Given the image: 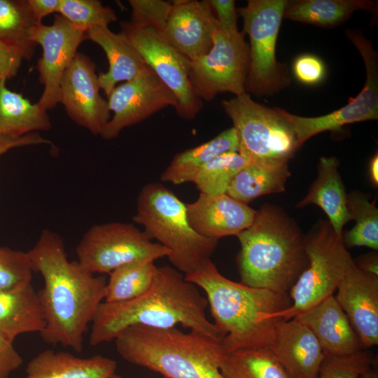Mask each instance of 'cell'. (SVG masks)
<instances>
[{
    "label": "cell",
    "instance_id": "4316f807",
    "mask_svg": "<svg viewBox=\"0 0 378 378\" xmlns=\"http://www.w3.org/2000/svg\"><path fill=\"white\" fill-rule=\"evenodd\" d=\"M238 148L237 135L232 127L206 142L177 153L160 175V180L174 185L192 182L209 162L226 152L238 151Z\"/></svg>",
    "mask_w": 378,
    "mask_h": 378
},
{
    "label": "cell",
    "instance_id": "f546056e",
    "mask_svg": "<svg viewBox=\"0 0 378 378\" xmlns=\"http://www.w3.org/2000/svg\"><path fill=\"white\" fill-rule=\"evenodd\" d=\"M154 262H132L112 271L106 285L104 302H122L144 294L152 286L157 272Z\"/></svg>",
    "mask_w": 378,
    "mask_h": 378
},
{
    "label": "cell",
    "instance_id": "3957f363",
    "mask_svg": "<svg viewBox=\"0 0 378 378\" xmlns=\"http://www.w3.org/2000/svg\"><path fill=\"white\" fill-rule=\"evenodd\" d=\"M184 276L205 293L225 353L246 349L272 351L276 329L284 321L272 316L291 306L288 294L231 281L211 260Z\"/></svg>",
    "mask_w": 378,
    "mask_h": 378
},
{
    "label": "cell",
    "instance_id": "ffe728a7",
    "mask_svg": "<svg viewBox=\"0 0 378 378\" xmlns=\"http://www.w3.org/2000/svg\"><path fill=\"white\" fill-rule=\"evenodd\" d=\"M292 319L313 332L325 355L344 356L364 349L333 295Z\"/></svg>",
    "mask_w": 378,
    "mask_h": 378
},
{
    "label": "cell",
    "instance_id": "e0dca14e",
    "mask_svg": "<svg viewBox=\"0 0 378 378\" xmlns=\"http://www.w3.org/2000/svg\"><path fill=\"white\" fill-rule=\"evenodd\" d=\"M218 21L207 0H175L163 36L189 61L206 55Z\"/></svg>",
    "mask_w": 378,
    "mask_h": 378
},
{
    "label": "cell",
    "instance_id": "52a82bcc",
    "mask_svg": "<svg viewBox=\"0 0 378 378\" xmlns=\"http://www.w3.org/2000/svg\"><path fill=\"white\" fill-rule=\"evenodd\" d=\"M308 263L289 290L291 306L272 314L284 321L314 307L333 295L354 263L345 247L342 235H338L328 220L320 219L304 235Z\"/></svg>",
    "mask_w": 378,
    "mask_h": 378
},
{
    "label": "cell",
    "instance_id": "83f0119b",
    "mask_svg": "<svg viewBox=\"0 0 378 378\" xmlns=\"http://www.w3.org/2000/svg\"><path fill=\"white\" fill-rule=\"evenodd\" d=\"M0 81V136L20 137L52 127L46 111Z\"/></svg>",
    "mask_w": 378,
    "mask_h": 378
},
{
    "label": "cell",
    "instance_id": "7dc6e473",
    "mask_svg": "<svg viewBox=\"0 0 378 378\" xmlns=\"http://www.w3.org/2000/svg\"><path fill=\"white\" fill-rule=\"evenodd\" d=\"M359 378H378V370L373 365L365 370Z\"/></svg>",
    "mask_w": 378,
    "mask_h": 378
},
{
    "label": "cell",
    "instance_id": "c3c4849f",
    "mask_svg": "<svg viewBox=\"0 0 378 378\" xmlns=\"http://www.w3.org/2000/svg\"><path fill=\"white\" fill-rule=\"evenodd\" d=\"M109 378H123V377L118 374L114 373ZM163 378H166V377H163Z\"/></svg>",
    "mask_w": 378,
    "mask_h": 378
},
{
    "label": "cell",
    "instance_id": "7c38bea8",
    "mask_svg": "<svg viewBox=\"0 0 378 378\" xmlns=\"http://www.w3.org/2000/svg\"><path fill=\"white\" fill-rule=\"evenodd\" d=\"M120 27V33L174 95L177 115L187 120H192L202 108V100L195 94L189 80L190 61L152 27L130 21L122 22Z\"/></svg>",
    "mask_w": 378,
    "mask_h": 378
},
{
    "label": "cell",
    "instance_id": "d6986e66",
    "mask_svg": "<svg viewBox=\"0 0 378 378\" xmlns=\"http://www.w3.org/2000/svg\"><path fill=\"white\" fill-rule=\"evenodd\" d=\"M187 216L192 228L199 234L218 240L237 236L253 223L256 210L227 193L200 192L197 200L186 204Z\"/></svg>",
    "mask_w": 378,
    "mask_h": 378
},
{
    "label": "cell",
    "instance_id": "e575fe53",
    "mask_svg": "<svg viewBox=\"0 0 378 378\" xmlns=\"http://www.w3.org/2000/svg\"><path fill=\"white\" fill-rule=\"evenodd\" d=\"M57 14L85 33L117 20L115 13L98 0H60Z\"/></svg>",
    "mask_w": 378,
    "mask_h": 378
},
{
    "label": "cell",
    "instance_id": "8fae6325",
    "mask_svg": "<svg viewBox=\"0 0 378 378\" xmlns=\"http://www.w3.org/2000/svg\"><path fill=\"white\" fill-rule=\"evenodd\" d=\"M244 36L243 32L223 31L218 23L210 50L190 61L189 80L201 100L211 101L223 92L235 96L246 92L250 57Z\"/></svg>",
    "mask_w": 378,
    "mask_h": 378
},
{
    "label": "cell",
    "instance_id": "ba28073f",
    "mask_svg": "<svg viewBox=\"0 0 378 378\" xmlns=\"http://www.w3.org/2000/svg\"><path fill=\"white\" fill-rule=\"evenodd\" d=\"M288 1L248 0L237 9L244 22L243 33L250 40L249 69L246 90L257 96H271L290 83L285 64L276 59V43Z\"/></svg>",
    "mask_w": 378,
    "mask_h": 378
},
{
    "label": "cell",
    "instance_id": "44dd1931",
    "mask_svg": "<svg viewBox=\"0 0 378 378\" xmlns=\"http://www.w3.org/2000/svg\"><path fill=\"white\" fill-rule=\"evenodd\" d=\"M271 351L288 378H316L325 356L313 332L293 319L279 325Z\"/></svg>",
    "mask_w": 378,
    "mask_h": 378
},
{
    "label": "cell",
    "instance_id": "836d02e7",
    "mask_svg": "<svg viewBox=\"0 0 378 378\" xmlns=\"http://www.w3.org/2000/svg\"><path fill=\"white\" fill-rule=\"evenodd\" d=\"M252 160L238 151L221 154L202 167L193 178L200 192L226 193L234 176Z\"/></svg>",
    "mask_w": 378,
    "mask_h": 378
},
{
    "label": "cell",
    "instance_id": "6da1fadb",
    "mask_svg": "<svg viewBox=\"0 0 378 378\" xmlns=\"http://www.w3.org/2000/svg\"><path fill=\"white\" fill-rule=\"evenodd\" d=\"M28 253L34 272L44 281L37 292L46 318L40 335L48 344L81 352L87 326L104 300L107 281L69 260L63 239L49 230L42 231Z\"/></svg>",
    "mask_w": 378,
    "mask_h": 378
},
{
    "label": "cell",
    "instance_id": "f35d334b",
    "mask_svg": "<svg viewBox=\"0 0 378 378\" xmlns=\"http://www.w3.org/2000/svg\"><path fill=\"white\" fill-rule=\"evenodd\" d=\"M293 72L296 79L302 84L314 85L324 79L326 67L323 61L316 55L304 54L295 59Z\"/></svg>",
    "mask_w": 378,
    "mask_h": 378
},
{
    "label": "cell",
    "instance_id": "7a4b0ae2",
    "mask_svg": "<svg viewBox=\"0 0 378 378\" xmlns=\"http://www.w3.org/2000/svg\"><path fill=\"white\" fill-rule=\"evenodd\" d=\"M206 298L184 274L169 265L158 267L150 288L126 302H102L92 321L90 344L96 346L114 340L128 327L141 325L172 328L176 325L206 336L223 335L206 316Z\"/></svg>",
    "mask_w": 378,
    "mask_h": 378
},
{
    "label": "cell",
    "instance_id": "1f68e13d",
    "mask_svg": "<svg viewBox=\"0 0 378 378\" xmlns=\"http://www.w3.org/2000/svg\"><path fill=\"white\" fill-rule=\"evenodd\" d=\"M346 204L351 220L355 225L342 233L345 247L365 246L378 249V209L375 201L370 202L368 196L358 190L347 194Z\"/></svg>",
    "mask_w": 378,
    "mask_h": 378
},
{
    "label": "cell",
    "instance_id": "ac0fdd59",
    "mask_svg": "<svg viewBox=\"0 0 378 378\" xmlns=\"http://www.w3.org/2000/svg\"><path fill=\"white\" fill-rule=\"evenodd\" d=\"M335 298L346 314L363 348L378 344V275L349 267Z\"/></svg>",
    "mask_w": 378,
    "mask_h": 378
},
{
    "label": "cell",
    "instance_id": "7bdbcfd3",
    "mask_svg": "<svg viewBox=\"0 0 378 378\" xmlns=\"http://www.w3.org/2000/svg\"><path fill=\"white\" fill-rule=\"evenodd\" d=\"M50 144L51 142L49 140L41 136L38 132L31 133L20 137L0 136V156L15 148Z\"/></svg>",
    "mask_w": 378,
    "mask_h": 378
},
{
    "label": "cell",
    "instance_id": "8d00e7d4",
    "mask_svg": "<svg viewBox=\"0 0 378 378\" xmlns=\"http://www.w3.org/2000/svg\"><path fill=\"white\" fill-rule=\"evenodd\" d=\"M374 362L372 354L363 349L344 356L325 355L316 378H359Z\"/></svg>",
    "mask_w": 378,
    "mask_h": 378
},
{
    "label": "cell",
    "instance_id": "d590c367",
    "mask_svg": "<svg viewBox=\"0 0 378 378\" xmlns=\"http://www.w3.org/2000/svg\"><path fill=\"white\" fill-rule=\"evenodd\" d=\"M34 272L27 252L0 246V292H10L31 284Z\"/></svg>",
    "mask_w": 378,
    "mask_h": 378
},
{
    "label": "cell",
    "instance_id": "d4e9b609",
    "mask_svg": "<svg viewBox=\"0 0 378 378\" xmlns=\"http://www.w3.org/2000/svg\"><path fill=\"white\" fill-rule=\"evenodd\" d=\"M288 161L252 160L234 176L226 193L248 204L258 197L285 191L290 176Z\"/></svg>",
    "mask_w": 378,
    "mask_h": 378
},
{
    "label": "cell",
    "instance_id": "4dcf8cb0",
    "mask_svg": "<svg viewBox=\"0 0 378 378\" xmlns=\"http://www.w3.org/2000/svg\"><path fill=\"white\" fill-rule=\"evenodd\" d=\"M219 369L224 378H288L272 351L266 349L225 353Z\"/></svg>",
    "mask_w": 378,
    "mask_h": 378
},
{
    "label": "cell",
    "instance_id": "b9f144b4",
    "mask_svg": "<svg viewBox=\"0 0 378 378\" xmlns=\"http://www.w3.org/2000/svg\"><path fill=\"white\" fill-rule=\"evenodd\" d=\"M221 29L228 33H235L237 29V9L234 0H207Z\"/></svg>",
    "mask_w": 378,
    "mask_h": 378
},
{
    "label": "cell",
    "instance_id": "74e56055",
    "mask_svg": "<svg viewBox=\"0 0 378 378\" xmlns=\"http://www.w3.org/2000/svg\"><path fill=\"white\" fill-rule=\"evenodd\" d=\"M130 22L150 27L163 35L172 7V2L162 0H130Z\"/></svg>",
    "mask_w": 378,
    "mask_h": 378
},
{
    "label": "cell",
    "instance_id": "8992f818",
    "mask_svg": "<svg viewBox=\"0 0 378 378\" xmlns=\"http://www.w3.org/2000/svg\"><path fill=\"white\" fill-rule=\"evenodd\" d=\"M132 220L144 227L151 240H157L169 251V261L184 275L211 260L218 245V240L204 237L192 228L186 204L162 183H150L142 188Z\"/></svg>",
    "mask_w": 378,
    "mask_h": 378
},
{
    "label": "cell",
    "instance_id": "484cf974",
    "mask_svg": "<svg viewBox=\"0 0 378 378\" xmlns=\"http://www.w3.org/2000/svg\"><path fill=\"white\" fill-rule=\"evenodd\" d=\"M45 327V316L31 284L14 291L0 292V332L14 340L22 333L40 334Z\"/></svg>",
    "mask_w": 378,
    "mask_h": 378
},
{
    "label": "cell",
    "instance_id": "f6af8a7d",
    "mask_svg": "<svg viewBox=\"0 0 378 378\" xmlns=\"http://www.w3.org/2000/svg\"><path fill=\"white\" fill-rule=\"evenodd\" d=\"M355 265L360 270L378 275V254L377 251L361 255L354 260Z\"/></svg>",
    "mask_w": 378,
    "mask_h": 378
},
{
    "label": "cell",
    "instance_id": "d6a6232c",
    "mask_svg": "<svg viewBox=\"0 0 378 378\" xmlns=\"http://www.w3.org/2000/svg\"><path fill=\"white\" fill-rule=\"evenodd\" d=\"M35 25L27 0H0V40L18 48L26 60L31 59L36 46L29 37Z\"/></svg>",
    "mask_w": 378,
    "mask_h": 378
},
{
    "label": "cell",
    "instance_id": "60d3db41",
    "mask_svg": "<svg viewBox=\"0 0 378 378\" xmlns=\"http://www.w3.org/2000/svg\"><path fill=\"white\" fill-rule=\"evenodd\" d=\"M13 341L0 332V378H9L22 365V358L15 349Z\"/></svg>",
    "mask_w": 378,
    "mask_h": 378
},
{
    "label": "cell",
    "instance_id": "ab89813d",
    "mask_svg": "<svg viewBox=\"0 0 378 378\" xmlns=\"http://www.w3.org/2000/svg\"><path fill=\"white\" fill-rule=\"evenodd\" d=\"M24 59L22 50L0 40V81L15 77Z\"/></svg>",
    "mask_w": 378,
    "mask_h": 378
},
{
    "label": "cell",
    "instance_id": "f1b7e54d",
    "mask_svg": "<svg viewBox=\"0 0 378 378\" xmlns=\"http://www.w3.org/2000/svg\"><path fill=\"white\" fill-rule=\"evenodd\" d=\"M358 10L374 13L377 5L369 0H300L288 3L284 18L321 27H332L346 20Z\"/></svg>",
    "mask_w": 378,
    "mask_h": 378
},
{
    "label": "cell",
    "instance_id": "9c48e42d",
    "mask_svg": "<svg viewBox=\"0 0 378 378\" xmlns=\"http://www.w3.org/2000/svg\"><path fill=\"white\" fill-rule=\"evenodd\" d=\"M222 106L236 131L238 152L250 160H289L300 148L281 108L261 105L247 92L223 101Z\"/></svg>",
    "mask_w": 378,
    "mask_h": 378
},
{
    "label": "cell",
    "instance_id": "5b68a950",
    "mask_svg": "<svg viewBox=\"0 0 378 378\" xmlns=\"http://www.w3.org/2000/svg\"><path fill=\"white\" fill-rule=\"evenodd\" d=\"M221 340L176 327L141 325L127 328L114 340L124 360L166 378H224Z\"/></svg>",
    "mask_w": 378,
    "mask_h": 378
},
{
    "label": "cell",
    "instance_id": "bcb514c9",
    "mask_svg": "<svg viewBox=\"0 0 378 378\" xmlns=\"http://www.w3.org/2000/svg\"><path fill=\"white\" fill-rule=\"evenodd\" d=\"M368 174L371 183L374 186L378 185V155L374 154L370 159L368 164Z\"/></svg>",
    "mask_w": 378,
    "mask_h": 378
},
{
    "label": "cell",
    "instance_id": "4fadbf2b",
    "mask_svg": "<svg viewBox=\"0 0 378 378\" xmlns=\"http://www.w3.org/2000/svg\"><path fill=\"white\" fill-rule=\"evenodd\" d=\"M347 36L361 55L365 66L366 80L363 88L348 104L318 117H302L281 109L295 133L299 148L312 136L337 130L342 126L378 118V57L372 43L361 34L348 31Z\"/></svg>",
    "mask_w": 378,
    "mask_h": 378
},
{
    "label": "cell",
    "instance_id": "603a6c76",
    "mask_svg": "<svg viewBox=\"0 0 378 378\" xmlns=\"http://www.w3.org/2000/svg\"><path fill=\"white\" fill-rule=\"evenodd\" d=\"M339 164L335 157H321L317 167L316 178L296 206H318L328 216L335 232L342 236L344 226L351 218L346 204L347 193L338 171Z\"/></svg>",
    "mask_w": 378,
    "mask_h": 378
},
{
    "label": "cell",
    "instance_id": "7402d4cb",
    "mask_svg": "<svg viewBox=\"0 0 378 378\" xmlns=\"http://www.w3.org/2000/svg\"><path fill=\"white\" fill-rule=\"evenodd\" d=\"M85 36L99 45L107 57L108 69L98 76L100 89L107 97L119 82L132 80L149 68L137 50L120 32L115 34L108 27L101 26L87 31Z\"/></svg>",
    "mask_w": 378,
    "mask_h": 378
},
{
    "label": "cell",
    "instance_id": "ee69618b",
    "mask_svg": "<svg viewBox=\"0 0 378 378\" xmlns=\"http://www.w3.org/2000/svg\"><path fill=\"white\" fill-rule=\"evenodd\" d=\"M27 3L35 22L39 24L43 18L58 13L60 0H27Z\"/></svg>",
    "mask_w": 378,
    "mask_h": 378
},
{
    "label": "cell",
    "instance_id": "277c9868",
    "mask_svg": "<svg viewBox=\"0 0 378 378\" xmlns=\"http://www.w3.org/2000/svg\"><path fill=\"white\" fill-rule=\"evenodd\" d=\"M304 235L281 207L262 205L252 224L237 236L241 283L288 294L308 263Z\"/></svg>",
    "mask_w": 378,
    "mask_h": 378
},
{
    "label": "cell",
    "instance_id": "2e32d148",
    "mask_svg": "<svg viewBox=\"0 0 378 378\" xmlns=\"http://www.w3.org/2000/svg\"><path fill=\"white\" fill-rule=\"evenodd\" d=\"M96 65L86 55L77 52L62 77L59 103L74 122L94 135H100L110 120L107 101L100 94Z\"/></svg>",
    "mask_w": 378,
    "mask_h": 378
},
{
    "label": "cell",
    "instance_id": "30bf717a",
    "mask_svg": "<svg viewBox=\"0 0 378 378\" xmlns=\"http://www.w3.org/2000/svg\"><path fill=\"white\" fill-rule=\"evenodd\" d=\"M78 262L94 274H110L135 261L168 257L169 251L153 242L134 225L122 222L96 224L83 234L76 248Z\"/></svg>",
    "mask_w": 378,
    "mask_h": 378
},
{
    "label": "cell",
    "instance_id": "5bb4252c",
    "mask_svg": "<svg viewBox=\"0 0 378 378\" xmlns=\"http://www.w3.org/2000/svg\"><path fill=\"white\" fill-rule=\"evenodd\" d=\"M29 37L42 48L36 69L44 89L37 104L48 111L59 104L62 77L78 52V48L86 39L85 32L57 13L52 24L41 23L34 26Z\"/></svg>",
    "mask_w": 378,
    "mask_h": 378
},
{
    "label": "cell",
    "instance_id": "9a60e30c",
    "mask_svg": "<svg viewBox=\"0 0 378 378\" xmlns=\"http://www.w3.org/2000/svg\"><path fill=\"white\" fill-rule=\"evenodd\" d=\"M107 104L113 115L100 134L106 140L118 137L125 128L167 106L177 107L173 93L150 67L136 78L115 87Z\"/></svg>",
    "mask_w": 378,
    "mask_h": 378
},
{
    "label": "cell",
    "instance_id": "cb8c5ba5",
    "mask_svg": "<svg viewBox=\"0 0 378 378\" xmlns=\"http://www.w3.org/2000/svg\"><path fill=\"white\" fill-rule=\"evenodd\" d=\"M116 368L115 360L102 355L80 358L46 349L28 363L24 378H109Z\"/></svg>",
    "mask_w": 378,
    "mask_h": 378
}]
</instances>
